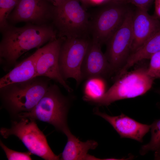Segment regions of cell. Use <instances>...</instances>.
Segmentation results:
<instances>
[{"instance_id": "1", "label": "cell", "mask_w": 160, "mask_h": 160, "mask_svg": "<svg viewBox=\"0 0 160 160\" xmlns=\"http://www.w3.org/2000/svg\"><path fill=\"white\" fill-rule=\"evenodd\" d=\"M0 43V63L4 70H9L17 64L23 54L57 38L53 25H36L28 23L22 27L8 25L1 30Z\"/></svg>"}, {"instance_id": "18", "label": "cell", "mask_w": 160, "mask_h": 160, "mask_svg": "<svg viewBox=\"0 0 160 160\" xmlns=\"http://www.w3.org/2000/svg\"><path fill=\"white\" fill-rule=\"evenodd\" d=\"M103 79L92 78L87 80L84 90V101L90 103L103 95L106 92Z\"/></svg>"}, {"instance_id": "20", "label": "cell", "mask_w": 160, "mask_h": 160, "mask_svg": "<svg viewBox=\"0 0 160 160\" xmlns=\"http://www.w3.org/2000/svg\"><path fill=\"white\" fill-rule=\"evenodd\" d=\"M18 0H0V27L2 30L7 26V18Z\"/></svg>"}, {"instance_id": "15", "label": "cell", "mask_w": 160, "mask_h": 160, "mask_svg": "<svg viewBox=\"0 0 160 160\" xmlns=\"http://www.w3.org/2000/svg\"><path fill=\"white\" fill-rule=\"evenodd\" d=\"M66 136L67 143L61 153L60 159L63 160H99V158L89 155V150L95 149L97 143L93 140L80 141L71 132Z\"/></svg>"}, {"instance_id": "13", "label": "cell", "mask_w": 160, "mask_h": 160, "mask_svg": "<svg viewBox=\"0 0 160 160\" xmlns=\"http://www.w3.org/2000/svg\"><path fill=\"white\" fill-rule=\"evenodd\" d=\"M101 46L91 39L81 66L82 80L92 78L104 79L114 73Z\"/></svg>"}, {"instance_id": "30", "label": "cell", "mask_w": 160, "mask_h": 160, "mask_svg": "<svg viewBox=\"0 0 160 160\" xmlns=\"http://www.w3.org/2000/svg\"><path fill=\"white\" fill-rule=\"evenodd\" d=\"M118 0L120 1L125 2H126V1H128V0Z\"/></svg>"}, {"instance_id": "3", "label": "cell", "mask_w": 160, "mask_h": 160, "mask_svg": "<svg viewBox=\"0 0 160 160\" xmlns=\"http://www.w3.org/2000/svg\"><path fill=\"white\" fill-rule=\"evenodd\" d=\"M73 97L64 95L57 85L50 84L34 108L30 112L20 114L17 119L26 118L46 122L66 135L71 131L67 119Z\"/></svg>"}, {"instance_id": "6", "label": "cell", "mask_w": 160, "mask_h": 160, "mask_svg": "<svg viewBox=\"0 0 160 160\" xmlns=\"http://www.w3.org/2000/svg\"><path fill=\"white\" fill-rule=\"evenodd\" d=\"M35 120L26 118L12 121L10 128H1L0 133L4 138L14 135L22 142L32 154L46 160H58L49 146L46 137L38 127Z\"/></svg>"}, {"instance_id": "28", "label": "cell", "mask_w": 160, "mask_h": 160, "mask_svg": "<svg viewBox=\"0 0 160 160\" xmlns=\"http://www.w3.org/2000/svg\"><path fill=\"white\" fill-rule=\"evenodd\" d=\"M155 151L154 159L160 160V148Z\"/></svg>"}, {"instance_id": "26", "label": "cell", "mask_w": 160, "mask_h": 160, "mask_svg": "<svg viewBox=\"0 0 160 160\" xmlns=\"http://www.w3.org/2000/svg\"><path fill=\"white\" fill-rule=\"evenodd\" d=\"M85 9L92 4L90 0H78Z\"/></svg>"}, {"instance_id": "7", "label": "cell", "mask_w": 160, "mask_h": 160, "mask_svg": "<svg viewBox=\"0 0 160 160\" xmlns=\"http://www.w3.org/2000/svg\"><path fill=\"white\" fill-rule=\"evenodd\" d=\"M130 8L126 2L112 1L103 5L89 20L91 40L106 44L123 23Z\"/></svg>"}, {"instance_id": "22", "label": "cell", "mask_w": 160, "mask_h": 160, "mask_svg": "<svg viewBox=\"0 0 160 160\" xmlns=\"http://www.w3.org/2000/svg\"><path fill=\"white\" fill-rule=\"evenodd\" d=\"M149 59L147 68L148 74L154 79H160V51L153 55Z\"/></svg>"}, {"instance_id": "27", "label": "cell", "mask_w": 160, "mask_h": 160, "mask_svg": "<svg viewBox=\"0 0 160 160\" xmlns=\"http://www.w3.org/2000/svg\"><path fill=\"white\" fill-rule=\"evenodd\" d=\"M54 7L57 6L64 1L66 0H48Z\"/></svg>"}, {"instance_id": "16", "label": "cell", "mask_w": 160, "mask_h": 160, "mask_svg": "<svg viewBox=\"0 0 160 160\" xmlns=\"http://www.w3.org/2000/svg\"><path fill=\"white\" fill-rule=\"evenodd\" d=\"M38 49L18 64L0 79V88L12 83L29 80L37 77L35 61Z\"/></svg>"}, {"instance_id": "24", "label": "cell", "mask_w": 160, "mask_h": 160, "mask_svg": "<svg viewBox=\"0 0 160 160\" xmlns=\"http://www.w3.org/2000/svg\"><path fill=\"white\" fill-rule=\"evenodd\" d=\"M155 15L159 19H160V0H154Z\"/></svg>"}, {"instance_id": "14", "label": "cell", "mask_w": 160, "mask_h": 160, "mask_svg": "<svg viewBox=\"0 0 160 160\" xmlns=\"http://www.w3.org/2000/svg\"><path fill=\"white\" fill-rule=\"evenodd\" d=\"M94 113L108 122L121 138H129L142 143L144 136L151 129V124L140 123L122 113L117 116H111L100 112L96 108Z\"/></svg>"}, {"instance_id": "9", "label": "cell", "mask_w": 160, "mask_h": 160, "mask_svg": "<svg viewBox=\"0 0 160 160\" xmlns=\"http://www.w3.org/2000/svg\"><path fill=\"white\" fill-rule=\"evenodd\" d=\"M132 12L130 9L122 25L106 43L104 54L116 74L124 66L131 54Z\"/></svg>"}, {"instance_id": "2", "label": "cell", "mask_w": 160, "mask_h": 160, "mask_svg": "<svg viewBox=\"0 0 160 160\" xmlns=\"http://www.w3.org/2000/svg\"><path fill=\"white\" fill-rule=\"evenodd\" d=\"M50 80L46 77L37 76L0 88L2 105L12 120L20 114L30 112L34 108L47 92Z\"/></svg>"}, {"instance_id": "5", "label": "cell", "mask_w": 160, "mask_h": 160, "mask_svg": "<svg viewBox=\"0 0 160 160\" xmlns=\"http://www.w3.org/2000/svg\"><path fill=\"white\" fill-rule=\"evenodd\" d=\"M147 68L140 67L127 71L115 80L102 97L89 103L99 106H107L117 100L144 94L151 89L154 80L148 74Z\"/></svg>"}, {"instance_id": "10", "label": "cell", "mask_w": 160, "mask_h": 160, "mask_svg": "<svg viewBox=\"0 0 160 160\" xmlns=\"http://www.w3.org/2000/svg\"><path fill=\"white\" fill-rule=\"evenodd\" d=\"M64 38L58 37L38 49L36 68L37 77H45L53 80L70 93L73 90L61 76L59 65L60 49Z\"/></svg>"}, {"instance_id": "11", "label": "cell", "mask_w": 160, "mask_h": 160, "mask_svg": "<svg viewBox=\"0 0 160 160\" xmlns=\"http://www.w3.org/2000/svg\"><path fill=\"white\" fill-rule=\"evenodd\" d=\"M54 8L46 0H18L7 20L13 24L25 22L39 25L48 24L52 20Z\"/></svg>"}, {"instance_id": "23", "label": "cell", "mask_w": 160, "mask_h": 160, "mask_svg": "<svg viewBox=\"0 0 160 160\" xmlns=\"http://www.w3.org/2000/svg\"><path fill=\"white\" fill-rule=\"evenodd\" d=\"M154 0H128L137 8L148 10Z\"/></svg>"}, {"instance_id": "21", "label": "cell", "mask_w": 160, "mask_h": 160, "mask_svg": "<svg viewBox=\"0 0 160 160\" xmlns=\"http://www.w3.org/2000/svg\"><path fill=\"white\" fill-rule=\"evenodd\" d=\"M0 145L4 151L9 160H31V153L30 151L20 152L14 151L8 148L0 140Z\"/></svg>"}, {"instance_id": "17", "label": "cell", "mask_w": 160, "mask_h": 160, "mask_svg": "<svg viewBox=\"0 0 160 160\" xmlns=\"http://www.w3.org/2000/svg\"><path fill=\"white\" fill-rule=\"evenodd\" d=\"M160 51V30L149 39L137 51L131 54L126 63L120 70L123 74L136 63L142 60L149 59L151 56Z\"/></svg>"}, {"instance_id": "19", "label": "cell", "mask_w": 160, "mask_h": 160, "mask_svg": "<svg viewBox=\"0 0 160 160\" xmlns=\"http://www.w3.org/2000/svg\"><path fill=\"white\" fill-rule=\"evenodd\" d=\"M151 137L149 142L142 146L140 153L144 155L151 151H155L160 148V119L151 124Z\"/></svg>"}, {"instance_id": "4", "label": "cell", "mask_w": 160, "mask_h": 160, "mask_svg": "<svg viewBox=\"0 0 160 160\" xmlns=\"http://www.w3.org/2000/svg\"><path fill=\"white\" fill-rule=\"evenodd\" d=\"M52 21L58 37L89 38V15L78 0H66L54 7Z\"/></svg>"}, {"instance_id": "8", "label": "cell", "mask_w": 160, "mask_h": 160, "mask_svg": "<svg viewBox=\"0 0 160 160\" xmlns=\"http://www.w3.org/2000/svg\"><path fill=\"white\" fill-rule=\"evenodd\" d=\"M91 39L86 38H65L59 55L60 73L66 81L69 78L76 80L77 87L83 80L81 67Z\"/></svg>"}, {"instance_id": "29", "label": "cell", "mask_w": 160, "mask_h": 160, "mask_svg": "<svg viewBox=\"0 0 160 160\" xmlns=\"http://www.w3.org/2000/svg\"><path fill=\"white\" fill-rule=\"evenodd\" d=\"M157 92L160 95V89H159V90H158L157 91ZM159 105V107H160V102L159 103V104H158Z\"/></svg>"}, {"instance_id": "25", "label": "cell", "mask_w": 160, "mask_h": 160, "mask_svg": "<svg viewBox=\"0 0 160 160\" xmlns=\"http://www.w3.org/2000/svg\"><path fill=\"white\" fill-rule=\"evenodd\" d=\"M92 5H103L112 1L118 0H90Z\"/></svg>"}, {"instance_id": "12", "label": "cell", "mask_w": 160, "mask_h": 160, "mask_svg": "<svg viewBox=\"0 0 160 160\" xmlns=\"http://www.w3.org/2000/svg\"><path fill=\"white\" fill-rule=\"evenodd\" d=\"M131 25V54L160 30V21L155 15H149L147 10L136 7L135 11L133 10Z\"/></svg>"}]
</instances>
